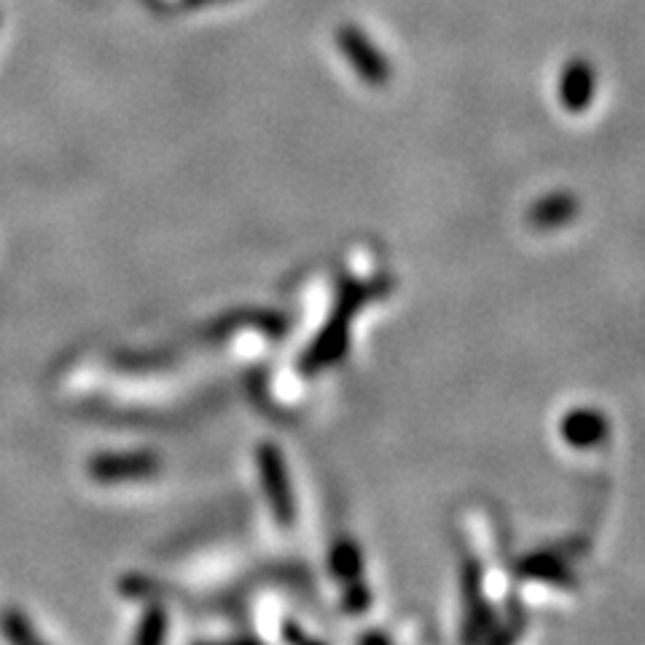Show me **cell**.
Listing matches in <instances>:
<instances>
[{
    "mask_svg": "<svg viewBox=\"0 0 645 645\" xmlns=\"http://www.w3.org/2000/svg\"><path fill=\"white\" fill-rule=\"evenodd\" d=\"M364 305V290L358 286L341 288L337 307H334L331 318H328L326 328L315 337L312 347H309L305 358H301V371L312 374L326 369V366L337 364L341 355L347 353V331H350V318L355 309Z\"/></svg>",
    "mask_w": 645,
    "mask_h": 645,
    "instance_id": "1",
    "label": "cell"
},
{
    "mask_svg": "<svg viewBox=\"0 0 645 645\" xmlns=\"http://www.w3.org/2000/svg\"><path fill=\"white\" fill-rule=\"evenodd\" d=\"M331 573L337 576L341 584H353L364 573V559H360V548L353 540H339L331 548Z\"/></svg>",
    "mask_w": 645,
    "mask_h": 645,
    "instance_id": "8",
    "label": "cell"
},
{
    "mask_svg": "<svg viewBox=\"0 0 645 645\" xmlns=\"http://www.w3.org/2000/svg\"><path fill=\"white\" fill-rule=\"evenodd\" d=\"M167 611L161 605H148L143 618H140L138 632H135V643L138 645H159L167 637Z\"/></svg>",
    "mask_w": 645,
    "mask_h": 645,
    "instance_id": "9",
    "label": "cell"
},
{
    "mask_svg": "<svg viewBox=\"0 0 645 645\" xmlns=\"http://www.w3.org/2000/svg\"><path fill=\"white\" fill-rule=\"evenodd\" d=\"M161 460L153 452H102L89 460V476L100 484L143 482L157 476Z\"/></svg>",
    "mask_w": 645,
    "mask_h": 645,
    "instance_id": "3",
    "label": "cell"
},
{
    "mask_svg": "<svg viewBox=\"0 0 645 645\" xmlns=\"http://www.w3.org/2000/svg\"><path fill=\"white\" fill-rule=\"evenodd\" d=\"M0 632H3L6 641L19 643V645L41 643V635H38V632L32 629L30 618L24 616L22 611H14V608H9V611L3 613V616H0Z\"/></svg>",
    "mask_w": 645,
    "mask_h": 645,
    "instance_id": "10",
    "label": "cell"
},
{
    "mask_svg": "<svg viewBox=\"0 0 645 645\" xmlns=\"http://www.w3.org/2000/svg\"><path fill=\"white\" fill-rule=\"evenodd\" d=\"M595 95V76L586 62H573L563 76V102L567 111H584Z\"/></svg>",
    "mask_w": 645,
    "mask_h": 645,
    "instance_id": "6",
    "label": "cell"
},
{
    "mask_svg": "<svg viewBox=\"0 0 645 645\" xmlns=\"http://www.w3.org/2000/svg\"><path fill=\"white\" fill-rule=\"evenodd\" d=\"M339 41H341V51H347V57H350L355 70H358L366 81H374V83L385 81L387 68H385L383 57L369 47V41H364V38H360L355 30L341 32Z\"/></svg>",
    "mask_w": 645,
    "mask_h": 645,
    "instance_id": "5",
    "label": "cell"
},
{
    "mask_svg": "<svg viewBox=\"0 0 645 645\" xmlns=\"http://www.w3.org/2000/svg\"><path fill=\"white\" fill-rule=\"evenodd\" d=\"M256 463L258 474H261L264 495H267L269 508H272L275 522L280 527H290L296 519V500H294V487H290V476L286 468V457L275 444L264 441L256 449Z\"/></svg>",
    "mask_w": 645,
    "mask_h": 645,
    "instance_id": "2",
    "label": "cell"
},
{
    "mask_svg": "<svg viewBox=\"0 0 645 645\" xmlns=\"http://www.w3.org/2000/svg\"><path fill=\"white\" fill-rule=\"evenodd\" d=\"M578 202L570 194H552V197L540 199L530 208V224L538 229H557L576 216Z\"/></svg>",
    "mask_w": 645,
    "mask_h": 645,
    "instance_id": "7",
    "label": "cell"
},
{
    "mask_svg": "<svg viewBox=\"0 0 645 645\" xmlns=\"http://www.w3.org/2000/svg\"><path fill=\"white\" fill-rule=\"evenodd\" d=\"M350 589H347L345 595V608L358 613L364 608H369V592H366L364 584H358V580H353V584H347Z\"/></svg>",
    "mask_w": 645,
    "mask_h": 645,
    "instance_id": "11",
    "label": "cell"
},
{
    "mask_svg": "<svg viewBox=\"0 0 645 645\" xmlns=\"http://www.w3.org/2000/svg\"><path fill=\"white\" fill-rule=\"evenodd\" d=\"M563 438L570 447H578V449H589V447H597L599 441H605V436H608V419L605 415H599L597 409H576L570 411V415H565L563 419Z\"/></svg>",
    "mask_w": 645,
    "mask_h": 645,
    "instance_id": "4",
    "label": "cell"
}]
</instances>
